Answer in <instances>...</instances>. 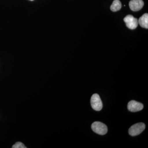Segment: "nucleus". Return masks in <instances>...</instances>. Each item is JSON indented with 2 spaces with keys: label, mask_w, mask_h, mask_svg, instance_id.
<instances>
[{
  "label": "nucleus",
  "mask_w": 148,
  "mask_h": 148,
  "mask_svg": "<svg viewBox=\"0 0 148 148\" xmlns=\"http://www.w3.org/2000/svg\"><path fill=\"white\" fill-rule=\"evenodd\" d=\"M91 128L94 132L99 135H104L108 132V127L101 122H94L91 125Z\"/></svg>",
  "instance_id": "obj_1"
},
{
  "label": "nucleus",
  "mask_w": 148,
  "mask_h": 148,
  "mask_svg": "<svg viewBox=\"0 0 148 148\" xmlns=\"http://www.w3.org/2000/svg\"><path fill=\"white\" fill-rule=\"evenodd\" d=\"M90 104L92 108L95 111H101L103 108V103L101 98L97 93L93 94L91 96Z\"/></svg>",
  "instance_id": "obj_2"
},
{
  "label": "nucleus",
  "mask_w": 148,
  "mask_h": 148,
  "mask_svg": "<svg viewBox=\"0 0 148 148\" xmlns=\"http://www.w3.org/2000/svg\"><path fill=\"white\" fill-rule=\"evenodd\" d=\"M145 128V125L143 123H139L133 125L129 128V134L132 136H135L142 133Z\"/></svg>",
  "instance_id": "obj_3"
},
{
  "label": "nucleus",
  "mask_w": 148,
  "mask_h": 148,
  "mask_svg": "<svg viewBox=\"0 0 148 148\" xmlns=\"http://www.w3.org/2000/svg\"><path fill=\"white\" fill-rule=\"evenodd\" d=\"M123 20L127 28L132 30L136 29L139 24L138 19L132 15H127Z\"/></svg>",
  "instance_id": "obj_4"
},
{
  "label": "nucleus",
  "mask_w": 148,
  "mask_h": 148,
  "mask_svg": "<svg viewBox=\"0 0 148 148\" xmlns=\"http://www.w3.org/2000/svg\"><path fill=\"white\" fill-rule=\"evenodd\" d=\"M144 108L142 103L135 101H130L127 105L128 110L131 112H136L142 110Z\"/></svg>",
  "instance_id": "obj_5"
},
{
  "label": "nucleus",
  "mask_w": 148,
  "mask_h": 148,
  "mask_svg": "<svg viewBox=\"0 0 148 148\" xmlns=\"http://www.w3.org/2000/svg\"><path fill=\"white\" fill-rule=\"evenodd\" d=\"M144 3L143 0H131L129 2L130 9L133 11H138L142 9Z\"/></svg>",
  "instance_id": "obj_6"
},
{
  "label": "nucleus",
  "mask_w": 148,
  "mask_h": 148,
  "mask_svg": "<svg viewBox=\"0 0 148 148\" xmlns=\"http://www.w3.org/2000/svg\"><path fill=\"white\" fill-rule=\"evenodd\" d=\"M138 23L143 28L148 29V14L145 13L139 18Z\"/></svg>",
  "instance_id": "obj_7"
},
{
  "label": "nucleus",
  "mask_w": 148,
  "mask_h": 148,
  "mask_svg": "<svg viewBox=\"0 0 148 148\" xmlns=\"http://www.w3.org/2000/svg\"><path fill=\"white\" fill-rule=\"evenodd\" d=\"M121 3L119 0H114L111 5L110 9L113 12H116L119 10L121 8Z\"/></svg>",
  "instance_id": "obj_8"
},
{
  "label": "nucleus",
  "mask_w": 148,
  "mask_h": 148,
  "mask_svg": "<svg viewBox=\"0 0 148 148\" xmlns=\"http://www.w3.org/2000/svg\"><path fill=\"white\" fill-rule=\"evenodd\" d=\"M12 148H26L27 147H25V145L23 143L21 142H17L16 143L15 145H14L12 147Z\"/></svg>",
  "instance_id": "obj_9"
},
{
  "label": "nucleus",
  "mask_w": 148,
  "mask_h": 148,
  "mask_svg": "<svg viewBox=\"0 0 148 148\" xmlns=\"http://www.w3.org/2000/svg\"><path fill=\"white\" fill-rule=\"evenodd\" d=\"M30 1H33V0H30Z\"/></svg>",
  "instance_id": "obj_10"
}]
</instances>
